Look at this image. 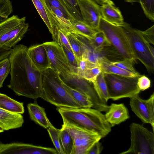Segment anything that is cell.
Masks as SVG:
<instances>
[{"instance_id": "obj_1", "label": "cell", "mask_w": 154, "mask_h": 154, "mask_svg": "<svg viewBox=\"0 0 154 154\" xmlns=\"http://www.w3.org/2000/svg\"><path fill=\"white\" fill-rule=\"evenodd\" d=\"M28 48L22 44L13 47L8 57L11 79L7 86L18 96L36 100L42 93V73L29 57Z\"/></svg>"}, {"instance_id": "obj_2", "label": "cell", "mask_w": 154, "mask_h": 154, "mask_svg": "<svg viewBox=\"0 0 154 154\" xmlns=\"http://www.w3.org/2000/svg\"><path fill=\"white\" fill-rule=\"evenodd\" d=\"M63 123L95 132L103 138L111 131L112 126L104 115L92 108L57 107Z\"/></svg>"}, {"instance_id": "obj_3", "label": "cell", "mask_w": 154, "mask_h": 154, "mask_svg": "<svg viewBox=\"0 0 154 154\" xmlns=\"http://www.w3.org/2000/svg\"><path fill=\"white\" fill-rule=\"evenodd\" d=\"M43 99L57 107L81 108L62 84L60 76L49 68L42 72Z\"/></svg>"}, {"instance_id": "obj_4", "label": "cell", "mask_w": 154, "mask_h": 154, "mask_svg": "<svg viewBox=\"0 0 154 154\" xmlns=\"http://www.w3.org/2000/svg\"><path fill=\"white\" fill-rule=\"evenodd\" d=\"M120 26L128 38L136 59L143 64L149 73H153L154 56L152 55L149 51V44L143 38L140 30L132 28L129 24L125 22Z\"/></svg>"}, {"instance_id": "obj_5", "label": "cell", "mask_w": 154, "mask_h": 154, "mask_svg": "<svg viewBox=\"0 0 154 154\" xmlns=\"http://www.w3.org/2000/svg\"><path fill=\"white\" fill-rule=\"evenodd\" d=\"M103 32L111 45L119 53L124 59L136 62L135 57L130 47L128 38L120 26L111 24L101 17L98 31Z\"/></svg>"}, {"instance_id": "obj_6", "label": "cell", "mask_w": 154, "mask_h": 154, "mask_svg": "<svg viewBox=\"0 0 154 154\" xmlns=\"http://www.w3.org/2000/svg\"><path fill=\"white\" fill-rule=\"evenodd\" d=\"M104 75L109 99L116 100L130 98L140 92L137 85L139 77H128L109 74H104Z\"/></svg>"}, {"instance_id": "obj_7", "label": "cell", "mask_w": 154, "mask_h": 154, "mask_svg": "<svg viewBox=\"0 0 154 154\" xmlns=\"http://www.w3.org/2000/svg\"><path fill=\"white\" fill-rule=\"evenodd\" d=\"M131 144L120 154H154V134L143 125L132 123L130 126Z\"/></svg>"}, {"instance_id": "obj_8", "label": "cell", "mask_w": 154, "mask_h": 154, "mask_svg": "<svg viewBox=\"0 0 154 154\" xmlns=\"http://www.w3.org/2000/svg\"><path fill=\"white\" fill-rule=\"evenodd\" d=\"M48 57L50 68L67 81L72 73L66 56L61 46L55 41L42 44Z\"/></svg>"}, {"instance_id": "obj_9", "label": "cell", "mask_w": 154, "mask_h": 154, "mask_svg": "<svg viewBox=\"0 0 154 154\" xmlns=\"http://www.w3.org/2000/svg\"><path fill=\"white\" fill-rule=\"evenodd\" d=\"M68 128L73 140L71 154H88L97 142L102 138L97 133L79 128L63 123Z\"/></svg>"}, {"instance_id": "obj_10", "label": "cell", "mask_w": 154, "mask_h": 154, "mask_svg": "<svg viewBox=\"0 0 154 154\" xmlns=\"http://www.w3.org/2000/svg\"><path fill=\"white\" fill-rule=\"evenodd\" d=\"M64 82L86 95L92 102L93 108L101 112H106L108 109L109 106L100 99L90 82L83 78L72 73L69 79Z\"/></svg>"}, {"instance_id": "obj_11", "label": "cell", "mask_w": 154, "mask_h": 154, "mask_svg": "<svg viewBox=\"0 0 154 154\" xmlns=\"http://www.w3.org/2000/svg\"><path fill=\"white\" fill-rule=\"evenodd\" d=\"M130 98V105L132 110L143 123L150 124L154 132V93L147 100L142 99L139 94Z\"/></svg>"}, {"instance_id": "obj_12", "label": "cell", "mask_w": 154, "mask_h": 154, "mask_svg": "<svg viewBox=\"0 0 154 154\" xmlns=\"http://www.w3.org/2000/svg\"><path fill=\"white\" fill-rule=\"evenodd\" d=\"M53 148L20 143H0V154H57Z\"/></svg>"}, {"instance_id": "obj_13", "label": "cell", "mask_w": 154, "mask_h": 154, "mask_svg": "<svg viewBox=\"0 0 154 154\" xmlns=\"http://www.w3.org/2000/svg\"><path fill=\"white\" fill-rule=\"evenodd\" d=\"M83 21L96 31L102 17L100 6L93 0H77Z\"/></svg>"}, {"instance_id": "obj_14", "label": "cell", "mask_w": 154, "mask_h": 154, "mask_svg": "<svg viewBox=\"0 0 154 154\" xmlns=\"http://www.w3.org/2000/svg\"><path fill=\"white\" fill-rule=\"evenodd\" d=\"M27 53L34 65L41 72L50 68L47 54L42 44L30 46L28 48Z\"/></svg>"}, {"instance_id": "obj_15", "label": "cell", "mask_w": 154, "mask_h": 154, "mask_svg": "<svg viewBox=\"0 0 154 154\" xmlns=\"http://www.w3.org/2000/svg\"><path fill=\"white\" fill-rule=\"evenodd\" d=\"M40 16L47 26L53 40L59 45L58 28L52 20L44 0H31Z\"/></svg>"}, {"instance_id": "obj_16", "label": "cell", "mask_w": 154, "mask_h": 154, "mask_svg": "<svg viewBox=\"0 0 154 154\" xmlns=\"http://www.w3.org/2000/svg\"><path fill=\"white\" fill-rule=\"evenodd\" d=\"M104 115L112 127L120 124L129 118L128 109L122 103H112Z\"/></svg>"}, {"instance_id": "obj_17", "label": "cell", "mask_w": 154, "mask_h": 154, "mask_svg": "<svg viewBox=\"0 0 154 154\" xmlns=\"http://www.w3.org/2000/svg\"><path fill=\"white\" fill-rule=\"evenodd\" d=\"M24 121L23 117L21 114L0 108V123L4 130L20 128Z\"/></svg>"}, {"instance_id": "obj_18", "label": "cell", "mask_w": 154, "mask_h": 154, "mask_svg": "<svg viewBox=\"0 0 154 154\" xmlns=\"http://www.w3.org/2000/svg\"><path fill=\"white\" fill-rule=\"evenodd\" d=\"M102 17L107 22L118 26L125 23L121 11L114 5L105 4L100 6Z\"/></svg>"}, {"instance_id": "obj_19", "label": "cell", "mask_w": 154, "mask_h": 154, "mask_svg": "<svg viewBox=\"0 0 154 154\" xmlns=\"http://www.w3.org/2000/svg\"><path fill=\"white\" fill-rule=\"evenodd\" d=\"M26 20L25 17L13 15L0 22V46H5L11 30Z\"/></svg>"}, {"instance_id": "obj_20", "label": "cell", "mask_w": 154, "mask_h": 154, "mask_svg": "<svg viewBox=\"0 0 154 154\" xmlns=\"http://www.w3.org/2000/svg\"><path fill=\"white\" fill-rule=\"evenodd\" d=\"M27 107L30 119L44 128L48 129L51 124L47 117L44 108L36 102L29 103Z\"/></svg>"}, {"instance_id": "obj_21", "label": "cell", "mask_w": 154, "mask_h": 154, "mask_svg": "<svg viewBox=\"0 0 154 154\" xmlns=\"http://www.w3.org/2000/svg\"><path fill=\"white\" fill-rule=\"evenodd\" d=\"M63 31L67 38L79 64L82 58L87 43L83 40V36L71 32Z\"/></svg>"}, {"instance_id": "obj_22", "label": "cell", "mask_w": 154, "mask_h": 154, "mask_svg": "<svg viewBox=\"0 0 154 154\" xmlns=\"http://www.w3.org/2000/svg\"><path fill=\"white\" fill-rule=\"evenodd\" d=\"M45 5L52 20L58 28L63 31L72 32V23L63 13L55 7L51 5Z\"/></svg>"}, {"instance_id": "obj_23", "label": "cell", "mask_w": 154, "mask_h": 154, "mask_svg": "<svg viewBox=\"0 0 154 154\" xmlns=\"http://www.w3.org/2000/svg\"><path fill=\"white\" fill-rule=\"evenodd\" d=\"M98 66L101 68L102 72L104 74H113L128 77H140L141 75L139 73H134L112 65L109 62L108 60L104 58L100 60Z\"/></svg>"}, {"instance_id": "obj_24", "label": "cell", "mask_w": 154, "mask_h": 154, "mask_svg": "<svg viewBox=\"0 0 154 154\" xmlns=\"http://www.w3.org/2000/svg\"><path fill=\"white\" fill-rule=\"evenodd\" d=\"M25 21L23 22L11 30L5 46L11 48L22 39L29 30V24Z\"/></svg>"}, {"instance_id": "obj_25", "label": "cell", "mask_w": 154, "mask_h": 154, "mask_svg": "<svg viewBox=\"0 0 154 154\" xmlns=\"http://www.w3.org/2000/svg\"><path fill=\"white\" fill-rule=\"evenodd\" d=\"M0 108L12 112L23 114V103L14 100L5 94L0 93Z\"/></svg>"}, {"instance_id": "obj_26", "label": "cell", "mask_w": 154, "mask_h": 154, "mask_svg": "<svg viewBox=\"0 0 154 154\" xmlns=\"http://www.w3.org/2000/svg\"><path fill=\"white\" fill-rule=\"evenodd\" d=\"M62 84L72 98L81 108H93L92 102L86 95L80 91L70 87L66 84L63 80Z\"/></svg>"}, {"instance_id": "obj_27", "label": "cell", "mask_w": 154, "mask_h": 154, "mask_svg": "<svg viewBox=\"0 0 154 154\" xmlns=\"http://www.w3.org/2000/svg\"><path fill=\"white\" fill-rule=\"evenodd\" d=\"M91 83L100 99L107 103L109 97L104 74L101 72Z\"/></svg>"}, {"instance_id": "obj_28", "label": "cell", "mask_w": 154, "mask_h": 154, "mask_svg": "<svg viewBox=\"0 0 154 154\" xmlns=\"http://www.w3.org/2000/svg\"><path fill=\"white\" fill-rule=\"evenodd\" d=\"M71 32L80 35L88 41L92 39L96 32L95 30L83 21H75L72 23Z\"/></svg>"}, {"instance_id": "obj_29", "label": "cell", "mask_w": 154, "mask_h": 154, "mask_svg": "<svg viewBox=\"0 0 154 154\" xmlns=\"http://www.w3.org/2000/svg\"><path fill=\"white\" fill-rule=\"evenodd\" d=\"M88 42L92 49L97 52L101 51L106 46L111 45L103 32L99 30L96 32L94 38Z\"/></svg>"}, {"instance_id": "obj_30", "label": "cell", "mask_w": 154, "mask_h": 154, "mask_svg": "<svg viewBox=\"0 0 154 154\" xmlns=\"http://www.w3.org/2000/svg\"><path fill=\"white\" fill-rule=\"evenodd\" d=\"M60 137L65 154H71L73 146V140L67 128L63 124L60 129Z\"/></svg>"}, {"instance_id": "obj_31", "label": "cell", "mask_w": 154, "mask_h": 154, "mask_svg": "<svg viewBox=\"0 0 154 154\" xmlns=\"http://www.w3.org/2000/svg\"><path fill=\"white\" fill-rule=\"evenodd\" d=\"M48 131L58 153L65 154L60 137V129L56 128L51 124L48 128Z\"/></svg>"}, {"instance_id": "obj_32", "label": "cell", "mask_w": 154, "mask_h": 154, "mask_svg": "<svg viewBox=\"0 0 154 154\" xmlns=\"http://www.w3.org/2000/svg\"><path fill=\"white\" fill-rule=\"evenodd\" d=\"M60 1L67 9L75 21H83L77 0Z\"/></svg>"}, {"instance_id": "obj_33", "label": "cell", "mask_w": 154, "mask_h": 154, "mask_svg": "<svg viewBox=\"0 0 154 154\" xmlns=\"http://www.w3.org/2000/svg\"><path fill=\"white\" fill-rule=\"evenodd\" d=\"M13 11L10 0H0V22L8 18Z\"/></svg>"}, {"instance_id": "obj_34", "label": "cell", "mask_w": 154, "mask_h": 154, "mask_svg": "<svg viewBox=\"0 0 154 154\" xmlns=\"http://www.w3.org/2000/svg\"><path fill=\"white\" fill-rule=\"evenodd\" d=\"M66 56V59L73 73L78 75L79 70L78 62L73 53L64 46L60 45Z\"/></svg>"}, {"instance_id": "obj_35", "label": "cell", "mask_w": 154, "mask_h": 154, "mask_svg": "<svg viewBox=\"0 0 154 154\" xmlns=\"http://www.w3.org/2000/svg\"><path fill=\"white\" fill-rule=\"evenodd\" d=\"M46 5H51L60 10L72 23L75 20L66 7L60 0H44Z\"/></svg>"}, {"instance_id": "obj_36", "label": "cell", "mask_w": 154, "mask_h": 154, "mask_svg": "<svg viewBox=\"0 0 154 154\" xmlns=\"http://www.w3.org/2000/svg\"><path fill=\"white\" fill-rule=\"evenodd\" d=\"M146 16L150 20L154 21V0H139Z\"/></svg>"}, {"instance_id": "obj_37", "label": "cell", "mask_w": 154, "mask_h": 154, "mask_svg": "<svg viewBox=\"0 0 154 154\" xmlns=\"http://www.w3.org/2000/svg\"><path fill=\"white\" fill-rule=\"evenodd\" d=\"M10 70L11 64L8 57L0 61V88L3 87L4 82Z\"/></svg>"}, {"instance_id": "obj_38", "label": "cell", "mask_w": 154, "mask_h": 154, "mask_svg": "<svg viewBox=\"0 0 154 154\" xmlns=\"http://www.w3.org/2000/svg\"><path fill=\"white\" fill-rule=\"evenodd\" d=\"M101 72V68L97 66L85 69L83 72L82 78L91 83Z\"/></svg>"}, {"instance_id": "obj_39", "label": "cell", "mask_w": 154, "mask_h": 154, "mask_svg": "<svg viewBox=\"0 0 154 154\" xmlns=\"http://www.w3.org/2000/svg\"><path fill=\"white\" fill-rule=\"evenodd\" d=\"M109 62L111 64L116 66L122 69L135 73H139L134 68L133 63L128 59H124L116 61H111Z\"/></svg>"}, {"instance_id": "obj_40", "label": "cell", "mask_w": 154, "mask_h": 154, "mask_svg": "<svg viewBox=\"0 0 154 154\" xmlns=\"http://www.w3.org/2000/svg\"><path fill=\"white\" fill-rule=\"evenodd\" d=\"M98 66L89 61L86 58L82 57L79 63V70L78 75L82 77L83 71L86 69L91 68Z\"/></svg>"}, {"instance_id": "obj_41", "label": "cell", "mask_w": 154, "mask_h": 154, "mask_svg": "<svg viewBox=\"0 0 154 154\" xmlns=\"http://www.w3.org/2000/svg\"><path fill=\"white\" fill-rule=\"evenodd\" d=\"M151 82L149 79L145 75H141L138 79L137 85L139 89L143 91L150 87Z\"/></svg>"}, {"instance_id": "obj_42", "label": "cell", "mask_w": 154, "mask_h": 154, "mask_svg": "<svg viewBox=\"0 0 154 154\" xmlns=\"http://www.w3.org/2000/svg\"><path fill=\"white\" fill-rule=\"evenodd\" d=\"M143 38L149 43L154 44V25L144 31H140Z\"/></svg>"}, {"instance_id": "obj_43", "label": "cell", "mask_w": 154, "mask_h": 154, "mask_svg": "<svg viewBox=\"0 0 154 154\" xmlns=\"http://www.w3.org/2000/svg\"><path fill=\"white\" fill-rule=\"evenodd\" d=\"M58 29V37L60 46L61 45L64 46L68 50L73 54L69 41L65 35L62 30L59 29Z\"/></svg>"}, {"instance_id": "obj_44", "label": "cell", "mask_w": 154, "mask_h": 154, "mask_svg": "<svg viewBox=\"0 0 154 154\" xmlns=\"http://www.w3.org/2000/svg\"><path fill=\"white\" fill-rule=\"evenodd\" d=\"M12 50V48L5 46H0V61L8 58Z\"/></svg>"}, {"instance_id": "obj_45", "label": "cell", "mask_w": 154, "mask_h": 154, "mask_svg": "<svg viewBox=\"0 0 154 154\" xmlns=\"http://www.w3.org/2000/svg\"><path fill=\"white\" fill-rule=\"evenodd\" d=\"M98 141L96 142L90 149L88 154H100L103 148L101 143Z\"/></svg>"}, {"instance_id": "obj_46", "label": "cell", "mask_w": 154, "mask_h": 154, "mask_svg": "<svg viewBox=\"0 0 154 154\" xmlns=\"http://www.w3.org/2000/svg\"><path fill=\"white\" fill-rule=\"evenodd\" d=\"M97 4L102 5L105 4H110L114 5L113 2L111 0H93Z\"/></svg>"}, {"instance_id": "obj_47", "label": "cell", "mask_w": 154, "mask_h": 154, "mask_svg": "<svg viewBox=\"0 0 154 154\" xmlns=\"http://www.w3.org/2000/svg\"><path fill=\"white\" fill-rule=\"evenodd\" d=\"M125 1L128 2H138L139 3V0H124Z\"/></svg>"}, {"instance_id": "obj_48", "label": "cell", "mask_w": 154, "mask_h": 154, "mask_svg": "<svg viewBox=\"0 0 154 154\" xmlns=\"http://www.w3.org/2000/svg\"><path fill=\"white\" fill-rule=\"evenodd\" d=\"M4 131L3 129L0 126V133L3 132Z\"/></svg>"}, {"instance_id": "obj_49", "label": "cell", "mask_w": 154, "mask_h": 154, "mask_svg": "<svg viewBox=\"0 0 154 154\" xmlns=\"http://www.w3.org/2000/svg\"><path fill=\"white\" fill-rule=\"evenodd\" d=\"M0 127H1L2 128V125H1V124L0 123Z\"/></svg>"}]
</instances>
